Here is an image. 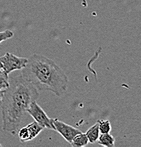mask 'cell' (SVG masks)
<instances>
[{"instance_id":"6da1fadb","label":"cell","mask_w":141,"mask_h":147,"mask_svg":"<svg viewBox=\"0 0 141 147\" xmlns=\"http://www.w3.org/2000/svg\"><path fill=\"white\" fill-rule=\"evenodd\" d=\"M9 87L5 89L0 107L4 131L15 134L19 129L29 106L39 98L38 89L22 75L9 77Z\"/></svg>"},{"instance_id":"7a4b0ae2","label":"cell","mask_w":141,"mask_h":147,"mask_svg":"<svg viewBox=\"0 0 141 147\" xmlns=\"http://www.w3.org/2000/svg\"><path fill=\"white\" fill-rule=\"evenodd\" d=\"M21 74L38 91H50L60 96L67 88L69 79L65 73L56 62L43 55H31Z\"/></svg>"},{"instance_id":"3957f363","label":"cell","mask_w":141,"mask_h":147,"mask_svg":"<svg viewBox=\"0 0 141 147\" xmlns=\"http://www.w3.org/2000/svg\"><path fill=\"white\" fill-rule=\"evenodd\" d=\"M28 62V58L19 57L12 53H7L0 57V63L2 70L9 74L16 70H21Z\"/></svg>"},{"instance_id":"277c9868","label":"cell","mask_w":141,"mask_h":147,"mask_svg":"<svg viewBox=\"0 0 141 147\" xmlns=\"http://www.w3.org/2000/svg\"><path fill=\"white\" fill-rule=\"evenodd\" d=\"M27 113L30 115L35 119V122L39 124L41 127L55 131V127L53 125L52 119H50L47 115L45 111L36 102V101H33L27 110Z\"/></svg>"},{"instance_id":"5b68a950","label":"cell","mask_w":141,"mask_h":147,"mask_svg":"<svg viewBox=\"0 0 141 147\" xmlns=\"http://www.w3.org/2000/svg\"><path fill=\"white\" fill-rule=\"evenodd\" d=\"M52 120L55 127V131H58L68 143H71L77 134L82 132L77 129L67 125L65 122L58 120V119H52Z\"/></svg>"},{"instance_id":"8992f818","label":"cell","mask_w":141,"mask_h":147,"mask_svg":"<svg viewBox=\"0 0 141 147\" xmlns=\"http://www.w3.org/2000/svg\"><path fill=\"white\" fill-rule=\"evenodd\" d=\"M27 129V132H28V142L31 141L32 139L36 137L41 131L43 130V127H41L39 124H38L36 122H33L31 123L28 124V125L26 126Z\"/></svg>"},{"instance_id":"52a82bcc","label":"cell","mask_w":141,"mask_h":147,"mask_svg":"<svg viewBox=\"0 0 141 147\" xmlns=\"http://www.w3.org/2000/svg\"><path fill=\"white\" fill-rule=\"evenodd\" d=\"M86 135L89 139V143L94 144L97 142L99 135H100L98 122L87 130V131L86 132Z\"/></svg>"},{"instance_id":"ba28073f","label":"cell","mask_w":141,"mask_h":147,"mask_svg":"<svg viewBox=\"0 0 141 147\" xmlns=\"http://www.w3.org/2000/svg\"><path fill=\"white\" fill-rule=\"evenodd\" d=\"M89 144V139L86 134L79 133L77 134L73 141L70 143V145L73 147H82L86 146Z\"/></svg>"},{"instance_id":"9c48e42d","label":"cell","mask_w":141,"mask_h":147,"mask_svg":"<svg viewBox=\"0 0 141 147\" xmlns=\"http://www.w3.org/2000/svg\"><path fill=\"white\" fill-rule=\"evenodd\" d=\"M98 144L106 147H113L115 146V139L112 135L108 134H102L98 139Z\"/></svg>"},{"instance_id":"30bf717a","label":"cell","mask_w":141,"mask_h":147,"mask_svg":"<svg viewBox=\"0 0 141 147\" xmlns=\"http://www.w3.org/2000/svg\"><path fill=\"white\" fill-rule=\"evenodd\" d=\"M99 129L101 134H108L111 131V125L108 120H98Z\"/></svg>"},{"instance_id":"8fae6325","label":"cell","mask_w":141,"mask_h":147,"mask_svg":"<svg viewBox=\"0 0 141 147\" xmlns=\"http://www.w3.org/2000/svg\"><path fill=\"white\" fill-rule=\"evenodd\" d=\"M9 74L0 69V90H5L9 87Z\"/></svg>"},{"instance_id":"7c38bea8","label":"cell","mask_w":141,"mask_h":147,"mask_svg":"<svg viewBox=\"0 0 141 147\" xmlns=\"http://www.w3.org/2000/svg\"><path fill=\"white\" fill-rule=\"evenodd\" d=\"M14 33L9 30H7L5 31L0 32V43L3 41H5L7 40L13 38Z\"/></svg>"},{"instance_id":"4fadbf2b","label":"cell","mask_w":141,"mask_h":147,"mask_svg":"<svg viewBox=\"0 0 141 147\" xmlns=\"http://www.w3.org/2000/svg\"><path fill=\"white\" fill-rule=\"evenodd\" d=\"M5 90H0V105H1V100H2L3 96H4V93Z\"/></svg>"},{"instance_id":"5bb4252c","label":"cell","mask_w":141,"mask_h":147,"mask_svg":"<svg viewBox=\"0 0 141 147\" xmlns=\"http://www.w3.org/2000/svg\"><path fill=\"white\" fill-rule=\"evenodd\" d=\"M0 69H2V67H1V64L0 63Z\"/></svg>"}]
</instances>
